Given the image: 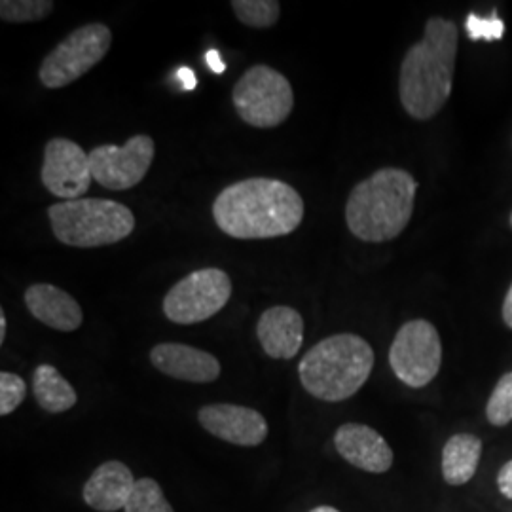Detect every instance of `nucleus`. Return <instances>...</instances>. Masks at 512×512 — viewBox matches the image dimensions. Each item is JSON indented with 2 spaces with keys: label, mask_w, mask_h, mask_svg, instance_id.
Returning <instances> with one entry per match:
<instances>
[{
  "label": "nucleus",
  "mask_w": 512,
  "mask_h": 512,
  "mask_svg": "<svg viewBox=\"0 0 512 512\" xmlns=\"http://www.w3.org/2000/svg\"><path fill=\"white\" fill-rule=\"evenodd\" d=\"M213 217L230 238H281L300 226L304 200L291 184L255 177L224 188L213 203Z\"/></svg>",
  "instance_id": "nucleus-1"
},
{
  "label": "nucleus",
  "mask_w": 512,
  "mask_h": 512,
  "mask_svg": "<svg viewBox=\"0 0 512 512\" xmlns=\"http://www.w3.org/2000/svg\"><path fill=\"white\" fill-rule=\"evenodd\" d=\"M458 42L454 21L431 18L423 38L404 55L399 95L404 110L414 120H431L450 99Z\"/></svg>",
  "instance_id": "nucleus-2"
},
{
  "label": "nucleus",
  "mask_w": 512,
  "mask_h": 512,
  "mask_svg": "<svg viewBox=\"0 0 512 512\" xmlns=\"http://www.w3.org/2000/svg\"><path fill=\"white\" fill-rule=\"evenodd\" d=\"M418 194L416 179L399 167H384L349 194L346 222L355 238L384 243L403 234Z\"/></svg>",
  "instance_id": "nucleus-3"
},
{
  "label": "nucleus",
  "mask_w": 512,
  "mask_h": 512,
  "mask_svg": "<svg viewBox=\"0 0 512 512\" xmlns=\"http://www.w3.org/2000/svg\"><path fill=\"white\" fill-rule=\"evenodd\" d=\"M374 368V351L357 334H334L302 357L298 376L304 389L319 401L342 403L368 382Z\"/></svg>",
  "instance_id": "nucleus-4"
},
{
  "label": "nucleus",
  "mask_w": 512,
  "mask_h": 512,
  "mask_svg": "<svg viewBox=\"0 0 512 512\" xmlns=\"http://www.w3.org/2000/svg\"><path fill=\"white\" fill-rule=\"evenodd\" d=\"M48 217L57 241L82 249L114 245L135 230V217L129 207L110 200L80 198L54 203Z\"/></svg>",
  "instance_id": "nucleus-5"
},
{
  "label": "nucleus",
  "mask_w": 512,
  "mask_h": 512,
  "mask_svg": "<svg viewBox=\"0 0 512 512\" xmlns=\"http://www.w3.org/2000/svg\"><path fill=\"white\" fill-rule=\"evenodd\" d=\"M232 97L239 118L251 128H277L293 112L294 93L291 82L268 65H255L245 71Z\"/></svg>",
  "instance_id": "nucleus-6"
},
{
  "label": "nucleus",
  "mask_w": 512,
  "mask_h": 512,
  "mask_svg": "<svg viewBox=\"0 0 512 512\" xmlns=\"http://www.w3.org/2000/svg\"><path fill=\"white\" fill-rule=\"evenodd\" d=\"M112 33L103 23H88L74 29L44 57L38 78L48 90L67 88L69 84L90 73L109 54Z\"/></svg>",
  "instance_id": "nucleus-7"
},
{
  "label": "nucleus",
  "mask_w": 512,
  "mask_h": 512,
  "mask_svg": "<svg viewBox=\"0 0 512 512\" xmlns=\"http://www.w3.org/2000/svg\"><path fill=\"white\" fill-rule=\"evenodd\" d=\"M232 296V279L220 268H203L183 277L165 294L164 313L171 323L196 325L217 315Z\"/></svg>",
  "instance_id": "nucleus-8"
},
{
  "label": "nucleus",
  "mask_w": 512,
  "mask_h": 512,
  "mask_svg": "<svg viewBox=\"0 0 512 512\" xmlns=\"http://www.w3.org/2000/svg\"><path fill=\"white\" fill-rule=\"evenodd\" d=\"M389 365L408 387L420 389L431 384L442 365L439 330L425 319L404 323L389 349Z\"/></svg>",
  "instance_id": "nucleus-9"
},
{
  "label": "nucleus",
  "mask_w": 512,
  "mask_h": 512,
  "mask_svg": "<svg viewBox=\"0 0 512 512\" xmlns=\"http://www.w3.org/2000/svg\"><path fill=\"white\" fill-rule=\"evenodd\" d=\"M154 154L156 145L148 135H135L124 147L93 148L90 152L93 181L114 192L129 190L145 179Z\"/></svg>",
  "instance_id": "nucleus-10"
},
{
  "label": "nucleus",
  "mask_w": 512,
  "mask_h": 512,
  "mask_svg": "<svg viewBox=\"0 0 512 512\" xmlns=\"http://www.w3.org/2000/svg\"><path fill=\"white\" fill-rule=\"evenodd\" d=\"M42 184L55 198L73 202L80 200L93 181L90 154L74 141L54 137L44 148V164H42Z\"/></svg>",
  "instance_id": "nucleus-11"
},
{
  "label": "nucleus",
  "mask_w": 512,
  "mask_h": 512,
  "mask_svg": "<svg viewBox=\"0 0 512 512\" xmlns=\"http://www.w3.org/2000/svg\"><path fill=\"white\" fill-rule=\"evenodd\" d=\"M198 420L207 433L236 446L253 448L268 437L266 418L255 408L241 404H207L200 408Z\"/></svg>",
  "instance_id": "nucleus-12"
},
{
  "label": "nucleus",
  "mask_w": 512,
  "mask_h": 512,
  "mask_svg": "<svg viewBox=\"0 0 512 512\" xmlns=\"http://www.w3.org/2000/svg\"><path fill=\"white\" fill-rule=\"evenodd\" d=\"M334 448L349 465L382 475L393 467V450L387 440L365 423H344L334 433Z\"/></svg>",
  "instance_id": "nucleus-13"
},
{
  "label": "nucleus",
  "mask_w": 512,
  "mask_h": 512,
  "mask_svg": "<svg viewBox=\"0 0 512 512\" xmlns=\"http://www.w3.org/2000/svg\"><path fill=\"white\" fill-rule=\"evenodd\" d=\"M150 363L165 376L190 384H211L220 376V363L215 355L177 342L154 346Z\"/></svg>",
  "instance_id": "nucleus-14"
},
{
  "label": "nucleus",
  "mask_w": 512,
  "mask_h": 512,
  "mask_svg": "<svg viewBox=\"0 0 512 512\" xmlns=\"http://www.w3.org/2000/svg\"><path fill=\"white\" fill-rule=\"evenodd\" d=\"M256 336L264 353L272 359H293L304 342V319L289 306H274L260 315Z\"/></svg>",
  "instance_id": "nucleus-15"
},
{
  "label": "nucleus",
  "mask_w": 512,
  "mask_h": 512,
  "mask_svg": "<svg viewBox=\"0 0 512 512\" xmlns=\"http://www.w3.org/2000/svg\"><path fill=\"white\" fill-rule=\"evenodd\" d=\"M135 482L137 480L128 465L112 459L93 471L82 488V497L93 511H124Z\"/></svg>",
  "instance_id": "nucleus-16"
},
{
  "label": "nucleus",
  "mask_w": 512,
  "mask_h": 512,
  "mask_svg": "<svg viewBox=\"0 0 512 512\" xmlns=\"http://www.w3.org/2000/svg\"><path fill=\"white\" fill-rule=\"evenodd\" d=\"M25 306L31 315L50 329L74 332L82 327L84 311L73 296L50 283H35L25 294Z\"/></svg>",
  "instance_id": "nucleus-17"
},
{
  "label": "nucleus",
  "mask_w": 512,
  "mask_h": 512,
  "mask_svg": "<svg viewBox=\"0 0 512 512\" xmlns=\"http://www.w3.org/2000/svg\"><path fill=\"white\" fill-rule=\"evenodd\" d=\"M482 458V440L471 433H458L442 448V478L450 486L473 480Z\"/></svg>",
  "instance_id": "nucleus-18"
},
{
  "label": "nucleus",
  "mask_w": 512,
  "mask_h": 512,
  "mask_svg": "<svg viewBox=\"0 0 512 512\" xmlns=\"http://www.w3.org/2000/svg\"><path fill=\"white\" fill-rule=\"evenodd\" d=\"M33 393L38 406L50 414H63L78 403L73 385L52 365L37 366L33 374Z\"/></svg>",
  "instance_id": "nucleus-19"
},
{
  "label": "nucleus",
  "mask_w": 512,
  "mask_h": 512,
  "mask_svg": "<svg viewBox=\"0 0 512 512\" xmlns=\"http://www.w3.org/2000/svg\"><path fill=\"white\" fill-rule=\"evenodd\" d=\"M232 10L251 29H270L281 16V4L277 0H234Z\"/></svg>",
  "instance_id": "nucleus-20"
},
{
  "label": "nucleus",
  "mask_w": 512,
  "mask_h": 512,
  "mask_svg": "<svg viewBox=\"0 0 512 512\" xmlns=\"http://www.w3.org/2000/svg\"><path fill=\"white\" fill-rule=\"evenodd\" d=\"M124 512H175L154 478H139Z\"/></svg>",
  "instance_id": "nucleus-21"
},
{
  "label": "nucleus",
  "mask_w": 512,
  "mask_h": 512,
  "mask_svg": "<svg viewBox=\"0 0 512 512\" xmlns=\"http://www.w3.org/2000/svg\"><path fill=\"white\" fill-rule=\"evenodd\" d=\"M54 12L52 0H2L0 18L6 23H31Z\"/></svg>",
  "instance_id": "nucleus-22"
},
{
  "label": "nucleus",
  "mask_w": 512,
  "mask_h": 512,
  "mask_svg": "<svg viewBox=\"0 0 512 512\" xmlns=\"http://www.w3.org/2000/svg\"><path fill=\"white\" fill-rule=\"evenodd\" d=\"M486 418L495 427H505L512 421V372L501 376L486 404Z\"/></svg>",
  "instance_id": "nucleus-23"
},
{
  "label": "nucleus",
  "mask_w": 512,
  "mask_h": 512,
  "mask_svg": "<svg viewBox=\"0 0 512 512\" xmlns=\"http://www.w3.org/2000/svg\"><path fill=\"white\" fill-rule=\"evenodd\" d=\"M27 385L14 372H0V416L12 414L23 403Z\"/></svg>",
  "instance_id": "nucleus-24"
},
{
  "label": "nucleus",
  "mask_w": 512,
  "mask_h": 512,
  "mask_svg": "<svg viewBox=\"0 0 512 512\" xmlns=\"http://www.w3.org/2000/svg\"><path fill=\"white\" fill-rule=\"evenodd\" d=\"M465 29L471 40H501L505 35V21L499 19L497 12H492L490 18H480L469 14L465 19Z\"/></svg>",
  "instance_id": "nucleus-25"
},
{
  "label": "nucleus",
  "mask_w": 512,
  "mask_h": 512,
  "mask_svg": "<svg viewBox=\"0 0 512 512\" xmlns=\"http://www.w3.org/2000/svg\"><path fill=\"white\" fill-rule=\"evenodd\" d=\"M497 488H499V494L507 499H512V459L507 461L499 473H497Z\"/></svg>",
  "instance_id": "nucleus-26"
},
{
  "label": "nucleus",
  "mask_w": 512,
  "mask_h": 512,
  "mask_svg": "<svg viewBox=\"0 0 512 512\" xmlns=\"http://www.w3.org/2000/svg\"><path fill=\"white\" fill-rule=\"evenodd\" d=\"M177 78L181 80L184 90H194L196 88V74L192 73L190 69H186V67L179 69Z\"/></svg>",
  "instance_id": "nucleus-27"
},
{
  "label": "nucleus",
  "mask_w": 512,
  "mask_h": 512,
  "mask_svg": "<svg viewBox=\"0 0 512 512\" xmlns=\"http://www.w3.org/2000/svg\"><path fill=\"white\" fill-rule=\"evenodd\" d=\"M503 321L509 329H512V285L509 293L505 296V302H503Z\"/></svg>",
  "instance_id": "nucleus-28"
},
{
  "label": "nucleus",
  "mask_w": 512,
  "mask_h": 512,
  "mask_svg": "<svg viewBox=\"0 0 512 512\" xmlns=\"http://www.w3.org/2000/svg\"><path fill=\"white\" fill-rule=\"evenodd\" d=\"M205 59H207V65L211 67V71H215V73H222L224 71V63H222L220 55L215 50H211Z\"/></svg>",
  "instance_id": "nucleus-29"
},
{
  "label": "nucleus",
  "mask_w": 512,
  "mask_h": 512,
  "mask_svg": "<svg viewBox=\"0 0 512 512\" xmlns=\"http://www.w3.org/2000/svg\"><path fill=\"white\" fill-rule=\"evenodd\" d=\"M6 329H8V323H6V315L2 311L0 313V344H4V340H6Z\"/></svg>",
  "instance_id": "nucleus-30"
},
{
  "label": "nucleus",
  "mask_w": 512,
  "mask_h": 512,
  "mask_svg": "<svg viewBox=\"0 0 512 512\" xmlns=\"http://www.w3.org/2000/svg\"><path fill=\"white\" fill-rule=\"evenodd\" d=\"M310 512H340L338 509H334V507H329V505H321V507H315V509H311Z\"/></svg>",
  "instance_id": "nucleus-31"
},
{
  "label": "nucleus",
  "mask_w": 512,
  "mask_h": 512,
  "mask_svg": "<svg viewBox=\"0 0 512 512\" xmlns=\"http://www.w3.org/2000/svg\"><path fill=\"white\" fill-rule=\"evenodd\" d=\"M511 226H512V213H511Z\"/></svg>",
  "instance_id": "nucleus-32"
}]
</instances>
